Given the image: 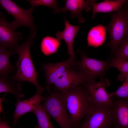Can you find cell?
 I'll return each mask as SVG.
<instances>
[{
  "label": "cell",
  "mask_w": 128,
  "mask_h": 128,
  "mask_svg": "<svg viewBox=\"0 0 128 128\" xmlns=\"http://www.w3.org/2000/svg\"><path fill=\"white\" fill-rule=\"evenodd\" d=\"M65 28L63 31H58L56 35L57 39L59 41L63 40L67 47L68 54L70 57L75 58L73 50V41L77 32L80 29L78 25L74 26L69 23L65 19Z\"/></svg>",
  "instance_id": "15"
},
{
  "label": "cell",
  "mask_w": 128,
  "mask_h": 128,
  "mask_svg": "<svg viewBox=\"0 0 128 128\" xmlns=\"http://www.w3.org/2000/svg\"><path fill=\"white\" fill-rule=\"evenodd\" d=\"M11 25L0 13V47L9 49L16 53L19 45L18 41L22 39V35L17 32Z\"/></svg>",
  "instance_id": "11"
},
{
  "label": "cell",
  "mask_w": 128,
  "mask_h": 128,
  "mask_svg": "<svg viewBox=\"0 0 128 128\" xmlns=\"http://www.w3.org/2000/svg\"><path fill=\"white\" fill-rule=\"evenodd\" d=\"M94 0H66L65 1V6L60 9V12L64 13L67 11L70 12L71 18L75 17L78 19V22L82 23L85 19L81 15L82 11L84 10L88 12L92 8V4L95 2Z\"/></svg>",
  "instance_id": "14"
},
{
  "label": "cell",
  "mask_w": 128,
  "mask_h": 128,
  "mask_svg": "<svg viewBox=\"0 0 128 128\" xmlns=\"http://www.w3.org/2000/svg\"><path fill=\"white\" fill-rule=\"evenodd\" d=\"M34 128H38V127L37 126H36Z\"/></svg>",
  "instance_id": "27"
},
{
  "label": "cell",
  "mask_w": 128,
  "mask_h": 128,
  "mask_svg": "<svg viewBox=\"0 0 128 128\" xmlns=\"http://www.w3.org/2000/svg\"><path fill=\"white\" fill-rule=\"evenodd\" d=\"M8 76H0V93L3 92L12 93L17 100H20L24 97L20 92L22 90L21 81H14Z\"/></svg>",
  "instance_id": "16"
},
{
  "label": "cell",
  "mask_w": 128,
  "mask_h": 128,
  "mask_svg": "<svg viewBox=\"0 0 128 128\" xmlns=\"http://www.w3.org/2000/svg\"><path fill=\"white\" fill-rule=\"evenodd\" d=\"M126 1L125 0H105L98 3L94 2L92 4V17L94 18L96 14L97 13L116 12L122 7Z\"/></svg>",
  "instance_id": "17"
},
{
  "label": "cell",
  "mask_w": 128,
  "mask_h": 128,
  "mask_svg": "<svg viewBox=\"0 0 128 128\" xmlns=\"http://www.w3.org/2000/svg\"><path fill=\"white\" fill-rule=\"evenodd\" d=\"M0 128H11L7 122L2 121L1 119L0 121Z\"/></svg>",
  "instance_id": "26"
},
{
  "label": "cell",
  "mask_w": 128,
  "mask_h": 128,
  "mask_svg": "<svg viewBox=\"0 0 128 128\" xmlns=\"http://www.w3.org/2000/svg\"><path fill=\"white\" fill-rule=\"evenodd\" d=\"M14 54L9 49L0 47V76H8L15 72V67L11 64L10 61L11 55Z\"/></svg>",
  "instance_id": "19"
},
{
  "label": "cell",
  "mask_w": 128,
  "mask_h": 128,
  "mask_svg": "<svg viewBox=\"0 0 128 128\" xmlns=\"http://www.w3.org/2000/svg\"><path fill=\"white\" fill-rule=\"evenodd\" d=\"M113 124L111 107L93 105L78 128H111Z\"/></svg>",
  "instance_id": "6"
},
{
  "label": "cell",
  "mask_w": 128,
  "mask_h": 128,
  "mask_svg": "<svg viewBox=\"0 0 128 128\" xmlns=\"http://www.w3.org/2000/svg\"><path fill=\"white\" fill-rule=\"evenodd\" d=\"M113 58L128 60V35L119 44L117 49L113 52Z\"/></svg>",
  "instance_id": "23"
},
{
  "label": "cell",
  "mask_w": 128,
  "mask_h": 128,
  "mask_svg": "<svg viewBox=\"0 0 128 128\" xmlns=\"http://www.w3.org/2000/svg\"><path fill=\"white\" fill-rule=\"evenodd\" d=\"M110 61V67L117 68L120 72L118 77V80L121 82L124 81L128 75V60L112 58Z\"/></svg>",
  "instance_id": "22"
},
{
  "label": "cell",
  "mask_w": 128,
  "mask_h": 128,
  "mask_svg": "<svg viewBox=\"0 0 128 128\" xmlns=\"http://www.w3.org/2000/svg\"><path fill=\"white\" fill-rule=\"evenodd\" d=\"M78 63V60H76V58L70 56L66 60L61 62L41 64L45 73L46 85L45 88L50 94L52 92L50 86L54 84L67 69L75 67Z\"/></svg>",
  "instance_id": "10"
},
{
  "label": "cell",
  "mask_w": 128,
  "mask_h": 128,
  "mask_svg": "<svg viewBox=\"0 0 128 128\" xmlns=\"http://www.w3.org/2000/svg\"><path fill=\"white\" fill-rule=\"evenodd\" d=\"M75 67L69 68L62 74L54 84V90L65 93L70 88L95 80L90 79Z\"/></svg>",
  "instance_id": "8"
},
{
  "label": "cell",
  "mask_w": 128,
  "mask_h": 128,
  "mask_svg": "<svg viewBox=\"0 0 128 128\" xmlns=\"http://www.w3.org/2000/svg\"><path fill=\"white\" fill-rule=\"evenodd\" d=\"M33 113L37 117L38 128H54L50 122L49 115L41 104Z\"/></svg>",
  "instance_id": "21"
},
{
  "label": "cell",
  "mask_w": 128,
  "mask_h": 128,
  "mask_svg": "<svg viewBox=\"0 0 128 128\" xmlns=\"http://www.w3.org/2000/svg\"><path fill=\"white\" fill-rule=\"evenodd\" d=\"M110 97L115 96L123 98H128V75L124 81L115 91L109 94Z\"/></svg>",
  "instance_id": "25"
},
{
  "label": "cell",
  "mask_w": 128,
  "mask_h": 128,
  "mask_svg": "<svg viewBox=\"0 0 128 128\" xmlns=\"http://www.w3.org/2000/svg\"><path fill=\"white\" fill-rule=\"evenodd\" d=\"M43 106L61 128H72L71 118L61 92L54 89L46 97Z\"/></svg>",
  "instance_id": "4"
},
{
  "label": "cell",
  "mask_w": 128,
  "mask_h": 128,
  "mask_svg": "<svg viewBox=\"0 0 128 128\" xmlns=\"http://www.w3.org/2000/svg\"><path fill=\"white\" fill-rule=\"evenodd\" d=\"M36 34H30L25 41L19 45L16 51L19 55L16 63L17 70L16 74L11 76L10 79L14 81H25L30 82L36 87L37 91L41 93L44 88L38 83L37 71L35 68L32 59L30 49L33 43Z\"/></svg>",
  "instance_id": "1"
},
{
  "label": "cell",
  "mask_w": 128,
  "mask_h": 128,
  "mask_svg": "<svg viewBox=\"0 0 128 128\" xmlns=\"http://www.w3.org/2000/svg\"><path fill=\"white\" fill-rule=\"evenodd\" d=\"M110 14L111 20L106 28L110 36L108 46L113 52L128 35V8H124L122 6L115 12Z\"/></svg>",
  "instance_id": "3"
},
{
  "label": "cell",
  "mask_w": 128,
  "mask_h": 128,
  "mask_svg": "<svg viewBox=\"0 0 128 128\" xmlns=\"http://www.w3.org/2000/svg\"><path fill=\"white\" fill-rule=\"evenodd\" d=\"M79 52L81 58L78 60L76 68L91 79L95 80L97 77L103 76L110 67V59L98 60L88 57L86 53L81 50Z\"/></svg>",
  "instance_id": "7"
},
{
  "label": "cell",
  "mask_w": 128,
  "mask_h": 128,
  "mask_svg": "<svg viewBox=\"0 0 128 128\" xmlns=\"http://www.w3.org/2000/svg\"><path fill=\"white\" fill-rule=\"evenodd\" d=\"M30 3V5L35 8L39 5L46 6L53 9L54 13L60 12L61 8L58 6V2L55 0H26Z\"/></svg>",
  "instance_id": "24"
},
{
  "label": "cell",
  "mask_w": 128,
  "mask_h": 128,
  "mask_svg": "<svg viewBox=\"0 0 128 128\" xmlns=\"http://www.w3.org/2000/svg\"><path fill=\"white\" fill-rule=\"evenodd\" d=\"M116 97L111 107L114 128H128V98Z\"/></svg>",
  "instance_id": "12"
},
{
  "label": "cell",
  "mask_w": 128,
  "mask_h": 128,
  "mask_svg": "<svg viewBox=\"0 0 128 128\" xmlns=\"http://www.w3.org/2000/svg\"><path fill=\"white\" fill-rule=\"evenodd\" d=\"M106 35V28L102 24L93 27L87 36L88 46L96 47L101 45L105 39Z\"/></svg>",
  "instance_id": "18"
},
{
  "label": "cell",
  "mask_w": 128,
  "mask_h": 128,
  "mask_svg": "<svg viewBox=\"0 0 128 128\" xmlns=\"http://www.w3.org/2000/svg\"><path fill=\"white\" fill-rule=\"evenodd\" d=\"M41 93L37 91L35 94L27 99L23 101L17 100L16 108L13 115L14 126L16 125L18 120L21 116L28 112L33 113L41 102L46 100V97L43 96Z\"/></svg>",
  "instance_id": "13"
},
{
  "label": "cell",
  "mask_w": 128,
  "mask_h": 128,
  "mask_svg": "<svg viewBox=\"0 0 128 128\" xmlns=\"http://www.w3.org/2000/svg\"><path fill=\"white\" fill-rule=\"evenodd\" d=\"M61 92L71 118L72 128H78L81 120L93 105L88 93L83 85Z\"/></svg>",
  "instance_id": "2"
},
{
  "label": "cell",
  "mask_w": 128,
  "mask_h": 128,
  "mask_svg": "<svg viewBox=\"0 0 128 128\" xmlns=\"http://www.w3.org/2000/svg\"><path fill=\"white\" fill-rule=\"evenodd\" d=\"M60 45L57 39L47 36L43 38L41 44V49L42 53L46 55L55 53Z\"/></svg>",
  "instance_id": "20"
},
{
  "label": "cell",
  "mask_w": 128,
  "mask_h": 128,
  "mask_svg": "<svg viewBox=\"0 0 128 128\" xmlns=\"http://www.w3.org/2000/svg\"><path fill=\"white\" fill-rule=\"evenodd\" d=\"M110 85V82L108 79L101 78L98 82L94 80L84 85L93 105L112 107L113 97H109L105 89V87H109Z\"/></svg>",
  "instance_id": "9"
},
{
  "label": "cell",
  "mask_w": 128,
  "mask_h": 128,
  "mask_svg": "<svg viewBox=\"0 0 128 128\" xmlns=\"http://www.w3.org/2000/svg\"><path fill=\"white\" fill-rule=\"evenodd\" d=\"M0 4L1 7L6 11L8 14L14 17V20L11 23L14 29L20 26L26 27L30 29V34L36 33L37 27L32 15L34 8L32 7L26 10L11 0H0Z\"/></svg>",
  "instance_id": "5"
}]
</instances>
